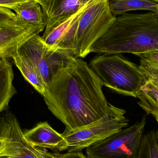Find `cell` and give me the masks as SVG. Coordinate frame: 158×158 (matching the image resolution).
Listing matches in <instances>:
<instances>
[{"label":"cell","mask_w":158,"mask_h":158,"mask_svg":"<svg viewBox=\"0 0 158 158\" xmlns=\"http://www.w3.org/2000/svg\"><path fill=\"white\" fill-rule=\"evenodd\" d=\"M103 83L81 58L71 56L46 86L43 96L48 109L69 130L91 124L108 113L112 105Z\"/></svg>","instance_id":"1"},{"label":"cell","mask_w":158,"mask_h":158,"mask_svg":"<svg viewBox=\"0 0 158 158\" xmlns=\"http://www.w3.org/2000/svg\"><path fill=\"white\" fill-rule=\"evenodd\" d=\"M158 50V18L154 12L116 17L109 29L92 46L91 53H131L138 56Z\"/></svg>","instance_id":"2"},{"label":"cell","mask_w":158,"mask_h":158,"mask_svg":"<svg viewBox=\"0 0 158 158\" xmlns=\"http://www.w3.org/2000/svg\"><path fill=\"white\" fill-rule=\"evenodd\" d=\"M109 1H91L71 25L58 49L70 51L75 57L81 58L90 54L93 44L105 35L116 19Z\"/></svg>","instance_id":"3"},{"label":"cell","mask_w":158,"mask_h":158,"mask_svg":"<svg viewBox=\"0 0 158 158\" xmlns=\"http://www.w3.org/2000/svg\"><path fill=\"white\" fill-rule=\"evenodd\" d=\"M89 66L104 85L123 95L137 98L145 82L139 65L120 54L96 56Z\"/></svg>","instance_id":"4"},{"label":"cell","mask_w":158,"mask_h":158,"mask_svg":"<svg viewBox=\"0 0 158 158\" xmlns=\"http://www.w3.org/2000/svg\"><path fill=\"white\" fill-rule=\"evenodd\" d=\"M125 113L124 110L112 105L110 111L98 120L77 129H65L63 135L68 152L81 151L127 127L129 121Z\"/></svg>","instance_id":"5"},{"label":"cell","mask_w":158,"mask_h":158,"mask_svg":"<svg viewBox=\"0 0 158 158\" xmlns=\"http://www.w3.org/2000/svg\"><path fill=\"white\" fill-rule=\"evenodd\" d=\"M146 117L86 148L88 158H136L143 136Z\"/></svg>","instance_id":"6"},{"label":"cell","mask_w":158,"mask_h":158,"mask_svg":"<svg viewBox=\"0 0 158 158\" xmlns=\"http://www.w3.org/2000/svg\"><path fill=\"white\" fill-rule=\"evenodd\" d=\"M17 52L36 67L46 86L56 72L66 66L70 57L74 56L70 51L50 48L40 34L22 44Z\"/></svg>","instance_id":"7"},{"label":"cell","mask_w":158,"mask_h":158,"mask_svg":"<svg viewBox=\"0 0 158 158\" xmlns=\"http://www.w3.org/2000/svg\"><path fill=\"white\" fill-rule=\"evenodd\" d=\"M3 145L0 158H52V154L33 146L25 137L15 116L6 112L0 118Z\"/></svg>","instance_id":"8"},{"label":"cell","mask_w":158,"mask_h":158,"mask_svg":"<svg viewBox=\"0 0 158 158\" xmlns=\"http://www.w3.org/2000/svg\"><path fill=\"white\" fill-rule=\"evenodd\" d=\"M45 25H34L17 18L15 20L0 21V56L12 58L25 41L45 28Z\"/></svg>","instance_id":"9"},{"label":"cell","mask_w":158,"mask_h":158,"mask_svg":"<svg viewBox=\"0 0 158 158\" xmlns=\"http://www.w3.org/2000/svg\"><path fill=\"white\" fill-rule=\"evenodd\" d=\"M93 0H50L42 8L45 17L46 35L70 18Z\"/></svg>","instance_id":"10"},{"label":"cell","mask_w":158,"mask_h":158,"mask_svg":"<svg viewBox=\"0 0 158 158\" xmlns=\"http://www.w3.org/2000/svg\"><path fill=\"white\" fill-rule=\"evenodd\" d=\"M25 137L35 147L63 151L67 150L63 134L54 130L47 122L40 123L24 133Z\"/></svg>","instance_id":"11"},{"label":"cell","mask_w":158,"mask_h":158,"mask_svg":"<svg viewBox=\"0 0 158 158\" xmlns=\"http://www.w3.org/2000/svg\"><path fill=\"white\" fill-rule=\"evenodd\" d=\"M13 68L7 58L0 56V113L7 108L11 98L16 93L13 85Z\"/></svg>","instance_id":"12"},{"label":"cell","mask_w":158,"mask_h":158,"mask_svg":"<svg viewBox=\"0 0 158 158\" xmlns=\"http://www.w3.org/2000/svg\"><path fill=\"white\" fill-rule=\"evenodd\" d=\"M12 59L24 78L36 91L43 95L45 93L46 86L36 67L28 59L17 52L13 55Z\"/></svg>","instance_id":"13"},{"label":"cell","mask_w":158,"mask_h":158,"mask_svg":"<svg viewBox=\"0 0 158 158\" xmlns=\"http://www.w3.org/2000/svg\"><path fill=\"white\" fill-rule=\"evenodd\" d=\"M17 18L34 25H45V17L40 5L34 0H27L12 9Z\"/></svg>","instance_id":"14"},{"label":"cell","mask_w":158,"mask_h":158,"mask_svg":"<svg viewBox=\"0 0 158 158\" xmlns=\"http://www.w3.org/2000/svg\"><path fill=\"white\" fill-rule=\"evenodd\" d=\"M110 7L115 17L126 12L138 10L156 12L158 4L152 0H110Z\"/></svg>","instance_id":"15"},{"label":"cell","mask_w":158,"mask_h":158,"mask_svg":"<svg viewBox=\"0 0 158 158\" xmlns=\"http://www.w3.org/2000/svg\"><path fill=\"white\" fill-rule=\"evenodd\" d=\"M91 2L87 3L70 18L54 29L47 35H43L42 38L44 43L52 49H58L60 42L70 28L71 25Z\"/></svg>","instance_id":"16"},{"label":"cell","mask_w":158,"mask_h":158,"mask_svg":"<svg viewBox=\"0 0 158 158\" xmlns=\"http://www.w3.org/2000/svg\"><path fill=\"white\" fill-rule=\"evenodd\" d=\"M137 98L138 105L146 113L152 109L158 110V89L150 83L145 81Z\"/></svg>","instance_id":"17"},{"label":"cell","mask_w":158,"mask_h":158,"mask_svg":"<svg viewBox=\"0 0 158 158\" xmlns=\"http://www.w3.org/2000/svg\"><path fill=\"white\" fill-rule=\"evenodd\" d=\"M157 131L144 134L136 158H158Z\"/></svg>","instance_id":"18"},{"label":"cell","mask_w":158,"mask_h":158,"mask_svg":"<svg viewBox=\"0 0 158 158\" xmlns=\"http://www.w3.org/2000/svg\"><path fill=\"white\" fill-rule=\"evenodd\" d=\"M139 67L158 70V50L140 55Z\"/></svg>","instance_id":"19"},{"label":"cell","mask_w":158,"mask_h":158,"mask_svg":"<svg viewBox=\"0 0 158 158\" xmlns=\"http://www.w3.org/2000/svg\"><path fill=\"white\" fill-rule=\"evenodd\" d=\"M139 67L144 76L145 81L152 84L158 89V70Z\"/></svg>","instance_id":"20"},{"label":"cell","mask_w":158,"mask_h":158,"mask_svg":"<svg viewBox=\"0 0 158 158\" xmlns=\"http://www.w3.org/2000/svg\"><path fill=\"white\" fill-rule=\"evenodd\" d=\"M17 17L10 8L0 6V21L15 20Z\"/></svg>","instance_id":"21"},{"label":"cell","mask_w":158,"mask_h":158,"mask_svg":"<svg viewBox=\"0 0 158 158\" xmlns=\"http://www.w3.org/2000/svg\"><path fill=\"white\" fill-rule=\"evenodd\" d=\"M52 158H88L83 155L81 151H70L65 154L53 153Z\"/></svg>","instance_id":"22"},{"label":"cell","mask_w":158,"mask_h":158,"mask_svg":"<svg viewBox=\"0 0 158 158\" xmlns=\"http://www.w3.org/2000/svg\"><path fill=\"white\" fill-rule=\"evenodd\" d=\"M27 0H0V6L12 8L20 3L27 1Z\"/></svg>","instance_id":"23"},{"label":"cell","mask_w":158,"mask_h":158,"mask_svg":"<svg viewBox=\"0 0 158 158\" xmlns=\"http://www.w3.org/2000/svg\"><path fill=\"white\" fill-rule=\"evenodd\" d=\"M147 114H148V115H150V114H151V115H153V117L155 118L158 124V110L155 108L152 109L150 110H149V111L147 112ZM157 139L158 145V133Z\"/></svg>","instance_id":"24"},{"label":"cell","mask_w":158,"mask_h":158,"mask_svg":"<svg viewBox=\"0 0 158 158\" xmlns=\"http://www.w3.org/2000/svg\"><path fill=\"white\" fill-rule=\"evenodd\" d=\"M34 1L38 2L42 8H43L50 0H34Z\"/></svg>","instance_id":"25"},{"label":"cell","mask_w":158,"mask_h":158,"mask_svg":"<svg viewBox=\"0 0 158 158\" xmlns=\"http://www.w3.org/2000/svg\"><path fill=\"white\" fill-rule=\"evenodd\" d=\"M3 145V139L2 137L1 136V135H0V149L2 148V146Z\"/></svg>","instance_id":"26"},{"label":"cell","mask_w":158,"mask_h":158,"mask_svg":"<svg viewBox=\"0 0 158 158\" xmlns=\"http://www.w3.org/2000/svg\"><path fill=\"white\" fill-rule=\"evenodd\" d=\"M154 15H155L156 16V17H157L158 18V7H157V10L156 12H155V13H154Z\"/></svg>","instance_id":"27"},{"label":"cell","mask_w":158,"mask_h":158,"mask_svg":"<svg viewBox=\"0 0 158 158\" xmlns=\"http://www.w3.org/2000/svg\"><path fill=\"white\" fill-rule=\"evenodd\" d=\"M152 1H154V2H155L158 4V0H152Z\"/></svg>","instance_id":"28"}]
</instances>
